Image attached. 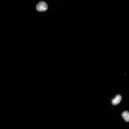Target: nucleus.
I'll return each instance as SVG.
<instances>
[{
	"label": "nucleus",
	"instance_id": "obj_1",
	"mask_svg": "<svg viewBox=\"0 0 129 129\" xmlns=\"http://www.w3.org/2000/svg\"><path fill=\"white\" fill-rule=\"evenodd\" d=\"M48 6L45 2L41 1L39 2L36 7V9L38 12H45L48 9Z\"/></svg>",
	"mask_w": 129,
	"mask_h": 129
},
{
	"label": "nucleus",
	"instance_id": "obj_2",
	"mask_svg": "<svg viewBox=\"0 0 129 129\" xmlns=\"http://www.w3.org/2000/svg\"><path fill=\"white\" fill-rule=\"evenodd\" d=\"M121 99V96L119 95H117L112 100V104L113 105H117L120 102Z\"/></svg>",
	"mask_w": 129,
	"mask_h": 129
},
{
	"label": "nucleus",
	"instance_id": "obj_3",
	"mask_svg": "<svg viewBox=\"0 0 129 129\" xmlns=\"http://www.w3.org/2000/svg\"><path fill=\"white\" fill-rule=\"evenodd\" d=\"M122 116L125 120L126 122H129V112L127 111L123 112Z\"/></svg>",
	"mask_w": 129,
	"mask_h": 129
}]
</instances>
